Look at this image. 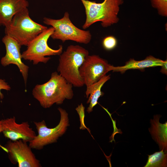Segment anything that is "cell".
Masks as SVG:
<instances>
[{
    "instance_id": "cell-1",
    "label": "cell",
    "mask_w": 167,
    "mask_h": 167,
    "mask_svg": "<svg viewBox=\"0 0 167 167\" xmlns=\"http://www.w3.org/2000/svg\"><path fill=\"white\" fill-rule=\"evenodd\" d=\"M73 86L55 71L51 74L47 82L36 85L32 90V94L43 108H49L54 104H62L66 99H71L74 95Z\"/></svg>"
},
{
    "instance_id": "cell-2",
    "label": "cell",
    "mask_w": 167,
    "mask_h": 167,
    "mask_svg": "<svg viewBox=\"0 0 167 167\" xmlns=\"http://www.w3.org/2000/svg\"><path fill=\"white\" fill-rule=\"evenodd\" d=\"M85 8L86 19L82 26L85 29L97 22L104 28L117 23L120 6L123 0H104L101 3L88 0H80Z\"/></svg>"
},
{
    "instance_id": "cell-3",
    "label": "cell",
    "mask_w": 167,
    "mask_h": 167,
    "mask_svg": "<svg viewBox=\"0 0 167 167\" xmlns=\"http://www.w3.org/2000/svg\"><path fill=\"white\" fill-rule=\"evenodd\" d=\"M88 55L89 51L80 45L68 46L59 55L58 72L73 86L83 87L84 84L79 75V69Z\"/></svg>"
},
{
    "instance_id": "cell-4",
    "label": "cell",
    "mask_w": 167,
    "mask_h": 167,
    "mask_svg": "<svg viewBox=\"0 0 167 167\" xmlns=\"http://www.w3.org/2000/svg\"><path fill=\"white\" fill-rule=\"evenodd\" d=\"M47 28L33 20L30 17L27 8L14 16L9 24L5 27V33L22 46H27L32 40Z\"/></svg>"
},
{
    "instance_id": "cell-5",
    "label": "cell",
    "mask_w": 167,
    "mask_h": 167,
    "mask_svg": "<svg viewBox=\"0 0 167 167\" xmlns=\"http://www.w3.org/2000/svg\"><path fill=\"white\" fill-rule=\"evenodd\" d=\"M43 22L54 28V30L50 36L54 40H60L63 42L71 40L87 44L92 39V35L89 31L81 29L73 24L68 12H66L63 17L59 19L45 17L43 18Z\"/></svg>"
},
{
    "instance_id": "cell-6",
    "label": "cell",
    "mask_w": 167,
    "mask_h": 167,
    "mask_svg": "<svg viewBox=\"0 0 167 167\" xmlns=\"http://www.w3.org/2000/svg\"><path fill=\"white\" fill-rule=\"evenodd\" d=\"M58 109L60 113V118L59 123L55 127H48L44 120L33 122L37 134L29 143L28 144L32 149L41 150L47 145L55 143L66 132L70 126L68 113L61 107Z\"/></svg>"
},
{
    "instance_id": "cell-7",
    "label": "cell",
    "mask_w": 167,
    "mask_h": 167,
    "mask_svg": "<svg viewBox=\"0 0 167 167\" xmlns=\"http://www.w3.org/2000/svg\"><path fill=\"white\" fill-rule=\"evenodd\" d=\"M54 30L51 27L47 28L33 40L27 46V49L21 54L22 58L32 62L34 65L40 62L46 63L51 58L47 56L59 55L62 52L63 47L59 45L58 49L50 48L47 41Z\"/></svg>"
},
{
    "instance_id": "cell-8",
    "label": "cell",
    "mask_w": 167,
    "mask_h": 167,
    "mask_svg": "<svg viewBox=\"0 0 167 167\" xmlns=\"http://www.w3.org/2000/svg\"><path fill=\"white\" fill-rule=\"evenodd\" d=\"M114 67L98 55L87 56L79 69L84 85L88 86L97 82Z\"/></svg>"
},
{
    "instance_id": "cell-9",
    "label": "cell",
    "mask_w": 167,
    "mask_h": 167,
    "mask_svg": "<svg viewBox=\"0 0 167 167\" xmlns=\"http://www.w3.org/2000/svg\"><path fill=\"white\" fill-rule=\"evenodd\" d=\"M27 142L22 140L8 141L4 145L12 164L19 167H41L40 161L32 152Z\"/></svg>"
},
{
    "instance_id": "cell-10",
    "label": "cell",
    "mask_w": 167,
    "mask_h": 167,
    "mask_svg": "<svg viewBox=\"0 0 167 167\" xmlns=\"http://www.w3.org/2000/svg\"><path fill=\"white\" fill-rule=\"evenodd\" d=\"M2 41L5 46L6 53L1 59V65L4 67L11 64L17 66L26 85L29 67L22 61V58L20 53L22 45L14 39L6 35L2 38Z\"/></svg>"
},
{
    "instance_id": "cell-11",
    "label": "cell",
    "mask_w": 167,
    "mask_h": 167,
    "mask_svg": "<svg viewBox=\"0 0 167 167\" xmlns=\"http://www.w3.org/2000/svg\"><path fill=\"white\" fill-rule=\"evenodd\" d=\"M2 125L4 136L12 141L22 140L29 143L36 135L28 122L18 123L15 116L2 119Z\"/></svg>"
},
{
    "instance_id": "cell-12",
    "label": "cell",
    "mask_w": 167,
    "mask_h": 167,
    "mask_svg": "<svg viewBox=\"0 0 167 167\" xmlns=\"http://www.w3.org/2000/svg\"><path fill=\"white\" fill-rule=\"evenodd\" d=\"M29 6L27 0H0V25L7 27L15 14Z\"/></svg>"
},
{
    "instance_id": "cell-13",
    "label": "cell",
    "mask_w": 167,
    "mask_h": 167,
    "mask_svg": "<svg viewBox=\"0 0 167 167\" xmlns=\"http://www.w3.org/2000/svg\"><path fill=\"white\" fill-rule=\"evenodd\" d=\"M161 116L155 115L150 119L151 127L148 130L153 139L158 144L160 150H167V122L165 123L160 122Z\"/></svg>"
},
{
    "instance_id": "cell-14",
    "label": "cell",
    "mask_w": 167,
    "mask_h": 167,
    "mask_svg": "<svg viewBox=\"0 0 167 167\" xmlns=\"http://www.w3.org/2000/svg\"><path fill=\"white\" fill-rule=\"evenodd\" d=\"M164 61L152 56H147L144 59L136 61L130 59L122 66H114L113 71L119 72L122 73L130 69H143L146 68L161 66Z\"/></svg>"
},
{
    "instance_id": "cell-15",
    "label": "cell",
    "mask_w": 167,
    "mask_h": 167,
    "mask_svg": "<svg viewBox=\"0 0 167 167\" xmlns=\"http://www.w3.org/2000/svg\"><path fill=\"white\" fill-rule=\"evenodd\" d=\"M110 75H105L97 82L86 87L85 94L88 98L87 104H89L87 111L90 113L93 111V108L98 103L99 98L104 93L101 89L104 84L110 79Z\"/></svg>"
},
{
    "instance_id": "cell-16",
    "label": "cell",
    "mask_w": 167,
    "mask_h": 167,
    "mask_svg": "<svg viewBox=\"0 0 167 167\" xmlns=\"http://www.w3.org/2000/svg\"><path fill=\"white\" fill-rule=\"evenodd\" d=\"M167 166V152L161 149L148 155L147 161L144 167H166Z\"/></svg>"
},
{
    "instance_id": "cell-17",
    "label": "cell",
    "mask_w": 167,
    "mask_h": 167,
    "mask_svg": "<svg viewBox=\"0 0 167 167\" xmlns=\"http://www.w3.org/2000/svg\"><path fill=\"white\" fill-rule=\"evenodd\" d=\"M150 0L152 7L157 10L159 15L167 17V0Z\"/></svg>"
},
{
    "instance_id": "cell-18",
    "label": "cell",
    "mask_w": 167,
    "mask_h": 167,
    "mask_svg": "<svg viewBox=\"0 0 167 167\" xmlns=\"http://www.w3.org/2000/svg\"><path fill=\"white\" fill-rule=\"evenodd\" d=\"M117 41L116 39L112 36H108L105 37L102 41V45L104 48L107 50L113 49L116 46Z\"/></svg>"
},
{
    "instance_id": "cell-19",
    "label": "cell",
    "mask_w": 167,
    "mask_h": 167,
    "mask_svg": "<svg viewBox=\"0 0 167 167\" xmlns=\"http://www.w3.org/2000/svg\"><path fill=\"white\" fill-rule=\"evenodd\" d=\"M11 87L4 80L0 79V98L2 99L4 98L3 94L1 92V90H5L6 91H10Z\"/></svg>"
},
{
    "instance_id": "cell-20",
    "label": "cell",
    "mask_w": 167,
    "mask_h": 167,
    "mask_svg": "<svg viewBox=\"0 0 167 167\" xmlns=\"http://www.w3.org/2000/svg\"><path fill=\"white\" fill-rule=\"evenodd\" d=\"M167 60L164 61L162 65L161 66V72L163 74L167 75Z\"/></svg>"
},
{
    "instance_id": "cell-21",
    "label": "cell",
    "mask_w": 167,
    "mask_h": 167,
    "mask_svg": "<svg viewBox=\"0 0 167 167\" xmlns=\"http://www.w3.org/2000/svg\"><path fill=\"white\" fill-rule=\"evenodd\" d=\"M2 120H0V133L1 132H2ZM0 148H1L2 150H3L4 151L6 152V153H7L8 151L6 149L5 147L4 146L0 144Z\"/></svg>"
}]
</instances>
